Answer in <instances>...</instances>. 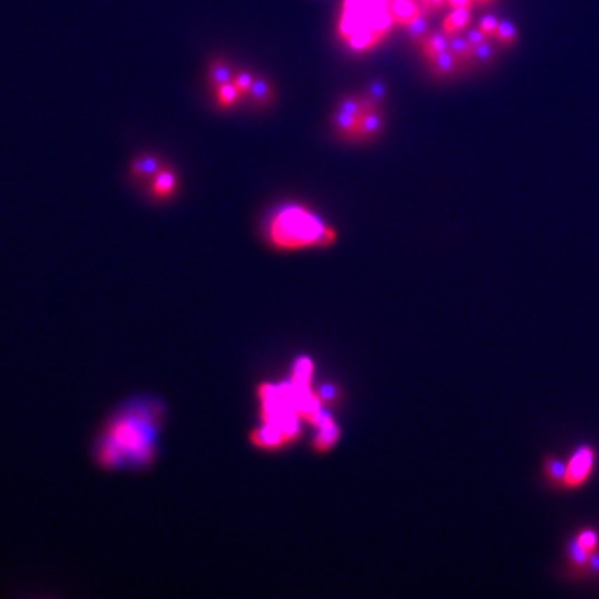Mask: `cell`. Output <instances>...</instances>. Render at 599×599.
Returning <instances> with one entry per match:
<instances>
[{"instance_id": "obj_1", "label": "cell", "mask_w": 599, "mask_h": 599, "mask_svg": "<svg viewBox=\"0 0 599 599\" xmlns=\"http://www.w3.org/2000/svg\"><path fill=\"white\" fill-rule=\"evenodd\" d=\"M164 422L161 399L143 394L123 401L104 419L93 440L95 464L107 471H139L154 465Z\"/></svg>"}, {"instance_id": "obj_2", "label": "cell", "mask_w": 599, "mask_h": 599, "mask_svg": "<svg viewBox=\"0 0 599 599\" xmlns=\"http://www.w3.org/2000/svg\"><path fill=\"white\" fill-rule=\"evenodd\" d=\"M394 24L390 0H344L337 32L354 52L378 46Z\"/></svg>"}, {"instance_id": "obj_3", "label": "cell", "mask_w": 599, "mask_h": 599, "mask_svg": "<svg viewBox=\"0 0 599 599\" xmlns=\"http://www.w3.org/2000/svg\"><path fill=\"white\" fill-rule=\"evenodd\" d=\"M336 236L334 229L301 205L284 207L269 223V240L283 250L326 247L336 242Z\"/></svg>"}, {"instance_id": "obj_4", "label": "cell", "mask_w": 599, "mask_h": 599, "mask_svg": "<svg viewBox=\"0 0 599 599\" xmlns=\"http://www.w3.org/2000/svg\"><path fill=\"white\" fill-rule=\"evenodd\" d=\"M597 461L598 453L594 446L584 443L576 447L566 461L562 490L573 491L584 487L595 470Z\"/></svg>"}, {"instance_id": "obj_5", "label": "cell", "mask_w": 599, "mask_h": 599, "mask_svg": "<svg viewBox=\"0 0 599 599\" xmlns=\"http://www.w3.org/2000/svg\"><path fill=\"white\" fill-rule=\"evenodd\" d=\"M565 560L569 576H573L576 579L588 577L590 552L580 546L574 537L570 538L565 545Z\"/></svg>"}, {"instance_id": "obj_6", "label": "cell", "mask_w": 599, "mask_h": 599, "mask_svg": "<svg viewBox=\"0 0 599 599\" xmlns=\"http://www.w3.org/2000/svg\"><path fill=\"white\" fill-rule=\"evenodd\" d=\"M178 179L177 174L171 168H160V171L151 178L150 193L158 200L170 199L177 191Z\"/></svg>"}, {"instance_id": "obj_7", "label": "cell", "mask_w": 599, "mask_h": 599, "mask_svg": "<svg viewBox=\"0 0 599 599\" xmlns=\"http://www.w3.org/2000/svg\"><path fill=\"white\" fill-rule=\"evenodd\" d=\"M390 14L394 24L409 25L422 15L418 0H390Z\"/></svg>"}, {"instance_id": "obj_8", "label": "cell", "mask_w": 599, "mask_h": 599, "mask_svg": "<svg viewBox=\"0 0 599 599\" xmlns=\"http://www.w3.org/2000/svg\"><path fill=\"white\" fill-rule=\"evenodd\" d=\"M542 471L545 476V480L555 488L562 490L565 471H566V462L559 460L553 455H545L542 460Z\"/></svg>"}, {"instance_id": "obj_9", "label": "cell", "mask_w": 599, "mask_h": 599, "mask_svg": "<svg viewBox=\"0 0 599 599\" xmlns=\"http://www.w3.org/2000/svg\"><path fill=\"white\" fill-rule=\"evenodd\" d=\"M470 21H471V14L469 8H455L444 18L443 32L447 36L460 34L469 27Z\"/></svg>"}, {"instance_id": "obj_10", "label": "cell", "mask_w": 599, "mask_h": 599, "mask_svg": "<svg viewBox=\"0 0 599 599\" xmlns=\"http://www.w3.org/2000/svg\"><path fill=\"white\" fill-rule=\"evenodd\" d=\"M247 96L252 99L254 106L266 107L275 99V92H273V88L268 79L263 78V76H254L253 85L249 90Z\"/></svg>"}, {"instance_id": "obj_11", "label": "cell", "mask_w": 599, "mask_h": 599, "mask_svg": "<svg viewBox=\"0 0 599 599\" xmlns=\"http://www.w3.org/2000/svg\"><path fill=\"white\" fill-rule=\"evenodd\" d=\"M283 439L284 437H283L280 429L275 425H266L264 427L256 429L252 433L253 444L259 446V447H266V448L277 447Z\"/></svg>"}, {"instance_id": "obj_12", "label": "cell", "mask_w": 599, "mask_h": 599, "mask_svg": "<svg viewBox=\"0 0 599 599\" xmlns=\"http://www.w3.org/2000/svg\"><path fill=\"white\" fill-rule=\"evenodd\" d=\"M430 68L433 71L434 75L437 76H447L451 75L457 71V68L461 66L460 60L451 53L450 49H447L446 52L437 55L436 57L429 60Z\"/></svg>"}, {"instance_id": "obj_13", "label": "cell", "mask_w": 599, "mask_h": 599, "mask_svg": "<svg viewBox=\"0 0 599 599\" xmlns=\"http://www.w3.org/2000/svg\"><path fill=\"white\" fill-rule=\"evenodd\" d=\"M161 168V164L157 157L153 154H146L144 157L133 160L131 164V174L135 178H153Z\"/></svg>"}, {"instance_id": "obj_14", "label": "cell", "mask_w": 599, "mask_h": 599, "mask_svg": "<svg viewBox=\"0 0 599 599\" xmlns=\"http://www.w3.org/2000/svg\"><path fill=\"white\" fill-rule=\"evenodd\" d=\"M233 76H235V74H233L232 68L225 60L216 59L211 63L209 71H208V79H209V83L214 89H218L219 86L232 82Z\"/></svg>"}, {"instance_id": "obj_15", "label": "cell", "mask_w": 599, "mask_h": 599, "mask_svg": "<svg viewBox=\"0 0 599 599\" xmlns=\"http://www.w3.org/2000/svg\"><path fill=\"white\" fill-rule=\"evenodd\" d=\"M382 125H383V117L380 111L378 109L368 111L362 117H359V127H358L357 136H362V137L375 136L382 130Z\"/></svg>"}, {"instance_id": "obj_16", "label": "cell", "mask_w": 599, "mask_h": 599, "mask_svg": "<svg viewBox=\"0 0 599 599\" xmlns=\"http://www.w3.org/2000/svg\"><path fill=\"white\" fill-rule=\"evenodd\" d=\"M448 45H450V38L444 32H434L432 35H427L422 42L423 52L429 60L446 52L448 49Z\"/></svg>"}, {"instance_id": "obj_17", "label": "cell", "mask_w": 599, "mask_h": 599, "mask_svg": "<svg viewBox=\"0 0 599 599\" xmlns=\"http://www.w3.org/2000/svg\"><path fill=\"white\" fill-rule=\"evenodd\" d=\"M450 38V45H448V49L451 50V53L460 60V63L461 64H465L467 62H470L471 60V52H473V48L470 46V43L467 42V39H466L465 35H462L461 32L460 34H455V35H453V36H448Z\"/></svg>"}, {"instance_id": "obj_18", "label": "cell", "mask_w": 599, "mask_h": 599, "mask_svg": "<svg viewBox=\"0 0 599 599\" xmlns=\"http://www.w3.org/2000/svg\"><path fill=\"white\" fill-rule=\"evenodd\" d=\"M333 121H334L336 128L340 132L348 135V136H357L358 127H359V118L358 117L347 114V113L340 111V110H336V113L333 116Z\"/></svg>"}, {"instance_id": "obj_19", "label": "cell", "mask_w": 599, "mask_h": 599, "mask_svg": "<svg viewBox=\"0 0 599 599\" xmlns=\"http://www.w3.org/2000/svg\"><path fill=\"white\" fill-rule=\"evenodd\" d=\"M215 95H216V103L219 104V107H223V109H230L242 97V95L233 85V82L225 83L218 89H215Z\"/></svg>"}, {"instance_id": "obj_20", "label": "cell", "mask_w": 599, "mask_h": 599, "mask_svg": "<svg viewBox=\"0 0 599 599\" xmlns=\"http://www.w3.org/2000/svg\"><path fill=\"white\" fill-rule=\"evenodd\" d=\"M576 541L580 544V546H583L587 552H594L599 549V532L597 529L591 528V526H586L583 529H580L574 535Z\"/></svg>"}, {"instance_id": "obj_21", "label": "cell", "mask_w": 599, "mask_h": 599, "mask_svg": "<svg viewBox=\"0 0 599 599\" xmlns=\"http://www.w3.org/2000/svg\"><path fill=\"white\" fill-rule=\"evenodd\" d=\"M337 110L344 111V113L351 114V116H355L358 118L362 117L365 113H368L362 96H347V97H344L338 103Z\"/></svg>"}, {"instance_id": "obj_22", "label": "cell", "mask_w": 599, "mask_h": 599, "mask_svg": "<svg viewBox=\"0 0 599 599\" xmlns=\"http://www.w3.org/2000/svg\"><path fill=\"white\" fill-rule=\"evenodd\" d=\"M337 437H338V429L333 423L328 425V426H324V427H321V432L318 433V436L315 439V447L318 450H322V451L328 450L334 444Z\"/></svg>"}, {"instance_id": "obj_23", "label": "cell", "mask_w": 599, "mask_h": 599, "mask_svg": "<svg viewBox=\"0 0 599 599\" xmlns=\"http://www.w3.org/2000/svg\"><path fill=\"white\" fill-rule=\"evenodd\" d=\"M495 38L498 42H501L505 46H511L516 42L518 38V31L515 28V25L509 21H500L497 32H495Z\"/></svg>"}, {"instance_id": "obj_24", "label": "cell", "mask_w": 599, "mask_h": 599, "mask_svg": "<svg viewBox=\"0 0 599 599\" xmlns=\"http://www.w3.org/2000/svg\"><path fill=\"white\" fill-rule=\"evenodd\" d=\"M426 18L427 17L420 15L415 21H412L409 25L405 27L409 38L416 43H422L425 41V38L427 36V21H426Z\"/></svg>"}, {"instance_id": "obj_25", "label": "cell", "mask_w": 599, "mask_h": 599, "mask_svg": "<svg viewBox=\"0 0 599 599\" xmlns=\"http://www.w3.org/2000/svg\"><path fill=\"white\" fill-rule=\"evenodd\" d=\"M311 361L308 358H301L297 361L296 366H294V378L293 380L297 383H303V385H308L310 380V375H311Z\"/></svg>"}, {"instance_id": "obj_26", "label": "cell", "mask_w": 599, "mask_h": 599, "mask_svg": "<svg viewBox=\"0 0 599 599\" xmlns=\"http://www.w3.org/2000/svg\"><path fill=\"white\" fill-rule=\"evenodd\" d=\"M253 81H254V76L250 72L240 71V72L235 74L232 82H233V85L236 86V89L239 90V93L243 97V96L249 95V90H250V88L253 85Z\"/></svg>"}, {"instance_id": "obj_27", "label": "cell", "mask_w": 599, "mask_h": 599, "mask_svg": "<svg viewBox=\"0 0 599 599\" xmlns=\"http://www.w3.org/2000/svg\"><path fill=\"white\" fill-rule=\"evenodd\" d=\"M493 57H494V48H493V45L488 43V41L473 48L471 60H476L480 63H488Z\"/></svg>"}, {"instance_id": "obj_28", "label": "cell", "mask_w": 599, "mask_h": 599, "mask_svg": "<svg viewBox=\"0 0 599 599\" xmlns=\"http://www.w3.org/2000/svg\"><path fill=\"white\" fill-rule=\"evenodd\" d=\"M444 3H447V0H418L422 15H425V17H430V15L436 14L437 11H440L443 8Z\"/></svg>"}, {"instance_id": "obj_29", "label": "cell", "mask_w": 599, "mask_h": 599, "mask_svg": "<svg viewBox=\"0 0 599 599\" xmlns=\"http://www.w3.org/2000/svg\"><path fill=\"white\" fill-rule=\"evenodd\" d=\"M498 24H500V21L494 17V15H484L481 20H480V29L488 36V38H491V36H495V32H497V28H498Z\"/></svg>"}, {"instance_id": "obj_30", "label": "cell", "mask_w": 599, "mask_h": 599, "mask_svg": "<svg viewBox=\"0 0 599 599\" xmlns=\"http://www.w3.org/2000/svg\"><path fill=\"white\" fill-rule=\"evenodd\" d=\"M466 39H467V42L470 43V46L471 48H474V46H477V45H480V43H483V42H486V41H488V36L478 28V29H471V31H469L467 34L465 35Z\"/></svg>"}, {"instance_id": "obj_31", "label": "cell", "mask_w": 599, "mask_h": 599, "mask_svg": "<svg viewBox=\"0 0 599 599\" xmlns=\"http://www.w3.org/2000/svg\"><path fill=\"white\" fill-rule=\"evenodd\" d=\"M259 397L263 401H269V399H279V393H277V386H272L264 383L259 387Z\"/></svg>"}, {"instance_id": "obj_32", "label": "cell", "mask_w": 599, "mask_h": 599, "mask_svg": "<svg viewBox=\"0 0 599 599\" xmlns=\"http://www.w3.org/2000/svg\"><path fill=\"white\" fill-rule=\"evenodd\" d=\"M594 577L599 579V549L590 553V562H588V579Z\"/></svg>"}, {"instance_id": "obj_33", "label": "cell", "mask_w": 599, "mask_h": 599, "mask_svg": "<svg viewBox=\"0 0 599 599\" xmlns=\"http://www.w3.org/2000/svg\"><path fill=\"white\" fill-rule=\"evenodd\" d=\"M447 3L453 10H455V8H469L470 10L474 0H447Z\"/></svg>"}, {"instance_id": "obj_34", "label": "cell", "mask_w": 599, "mask_h": 599, "mask_svg": "<svg viewBox=\"0 0 599 599\" xmlns=\"http://www.w3.org/2000/svg\"><path fill=\"white\" fill-rule=\"evenodd\" d=\"M333 396H334V390L332 387H324L321 390V399H332Z\"/></svg>"}, {"instance_id": "obj_35", "label": "cell", "mask_w": 599, "mask_h": 599, "mask_svg": "<svg viewBox=\"0 0 599 599\" xmlns=\"http://www.w3.org/2000/svg\"><path fill=\"white\" fill-rule=\"evenodd\" d=\"M476 3H488V1H491V0H474Z\"/></svg>"}]
</instances>
